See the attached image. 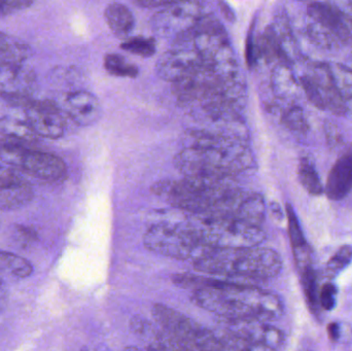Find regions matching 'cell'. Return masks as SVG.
Returning a JSON list of instances; mask_svg holds the SVG:
<instances>
[{
	"label": "cell",
	"instance_id": "obj_29",
	"mask_svg": "<svg viewBox=\"0 0 352 351\" xmlns=\"http://www.w3.org/2000/svg\"><path fill=\"white\" fill-rule=\"evenodd\" d=\"M352 261V247L351 245H343L328 262L327 269L329 273L337 275L344 270Z\"/></svg>",
	"mask_w": 352,
	"mask_h": 351
},
{
	"label": "cell",
	"instance_id": "obj_8",
	"mask_svg": "<svg viewBox=\"0 0 352 351\" xmlns=\"http://www.w3.org/2000/svg\"><path fill=\"white\" fill-rule=\"evenodd\" d=\"M203 6L196 1H173L170 5L161 8L152 20V27L163 36H175L190 31L201 18Z\"/></svg>",
	"mask_w": 352,
	"mask_h": 351
},
{
	"label": "cell",
	"instance_id": "obj_20",
	"mask_svg": "<svg viewBox=\"0 0 352 351\" xmlns=\"http://www.w3.org/2000/svg\"><path fill=\"white\" fill-rule=\"evenodd\" d=\"M32 272V265L24 258L0 251V278L8 276L14 280H23L30 276Z\"/></svg>",
	"mask_w": 352,
	"mask_h": 351
},
{
	"label": "cell",
	"instance_id": "obj_22",
	"mask_svg": "<svg viewBox=\"0 0 352 351\" xmlns=\"http://www.w3.org/2000/svg\"><path fill=\"white\" fill-rule=\"evenodd\" d=\"M281 122L289 131L300 135H306L310 130L305 113L299 105L287 107L281 115Z\"/></svg>",
	"mask_w": 352,
	"mask_h": 351
},
{
	"label": "cell",
	"instance_id": "obj_34",
	"mask_svg": "<svg viewBox=\"0 0 352 351\" xmlns=\"http://www.w3.org/2000/svg\"><path fill=\"white\" fill-rule=\"evenodd\" d=\"M14 235L16 240L20 241L22 245H31V242H34L37 238L35 231L26 226H16Z\"/></svg>",
	"mask_w": 352,
	"mask_h": 351
},
{
	"label": "cell",
	"instance_id": "obj_21",
	"mask_svg": "<svg viewBox=\"0 0 352 351\" xmlns=\"http://www.w3.org/2000/svg\"><path fill=\"white\" fill-rule=\"evenodd\" d=\"M298 177L304 189L312 196H320L324 193V188L320 175L311 161L302 158L298 168Z\"/></svg>",
	"mask_w": 352,
	"mask_h": 351
},
{
	"label": "cell",
	"instance_id": "obj_27",
	"mask_svg": "<svg viewBox=\"0 0 352 351\" xmlns=\"http://www.w3.org/2000/svg\"><path fill=\"white\" fill-rule=\"evenodd\" d=\"M299 82L309 102L314 105L316 109H320V111H326V103H324L322 89L307 74L301 76Z\"/></svg>",
	"mask_w": 352,
	"mask_h": 351
},
{
	"label": "cell",
	"instance_id": "obj_2",
	"mask_svg": "<svg viewBox=\"0 0 352 351\" xmlns=\"http://www.w3.org/2000/svg\"><path fill=\"white\" fill-rule=\"evenodd\" d=\"M182 144L175 163L184 177L234 179L254 165V155L245 142L188 129Z\"/></svg>",
	"mask_w": 352,
	"mask_h": 351
},
{
	"label": "cell",
	"instance_id": "obj_17",
	"mask_svg": "<svg viewBox=\"0 0 352 351\" xmlns=\"http://www.w3.org/2000/svg\"><path fill=\"white\" fill-rule=\"evenodd\" d=\"M104 18L109 29L120 38H129L135 24L131 10L119 2L107 5L105 8Z\"/></svg>",
	"mask_w": 352,
	"mask_h": 351
},
{
	"label": "cell",
	"instance_id": "obj_12",
	"mask_svg": "<svg viewBox=\"0 0 352 351\" xmlns=\"http://www.w3.org/2000/svg\"><path fill=\"white\" fill-rule=\"evenodd\" d=\"M307 12L312 21L330 31L337 41L345 45H351L352 31L346 23L349 20L335 4L329 2H311L308 4Z\"/></svg>",
	"mask_w": 352,
	"mask_h": 351
},
{
	"label": "cell",
	"instance_id": "obj_4",
	"mask_svg": "<svg viewBox=\"0 0 352 351\" xmlns=\"http://www.w3.org/2000/svg\"><path fill=\"white\" fill-rule=\"evenodd\" d=\"M238 189L234 179L184 177L160 181L153 187V192L175 207L201 216L210 214Z\"/></svg>",
	"mask_w": 352,
	"mask_h": 351
},
{
	"label": "cell",
	"instance_id": "obj_23",
	"mask_svg": "<svg viewBox=\"0 0 352 351\" xmlns=\"http://www.w3.org/2000/svg\"><path fill=\"white\" fill-rule=\"evenodd\" d=\"M301 274L302 286H303L304 295L310 308L316 313L318 310V295H320V288H318V275L314 266L310 265L300 270Z\"/></svg>",
	"mask_w": 352,
	"mask_h": 351
},
{
	"label": "cell",
	"instance_id": "obj_13",
	"mask_svg": "<svg viewBox=\"0 0 352 351\" xmlns=\"http://www.w3.org/2000/svg\"><path fill=\"white\" fill-rule=\"evenodd\" d=\"M35 73L26 65H0V96H30Z\"/></svg>",
	"mask_w": 352,
	"mask_h": 351
},
{
	"label": "cell",
	"instance_id": "obj_9",
	"mask_svg": "<svg viewBox=\"0 0 352 351\" xmlns=\"http://www.w3.org/2000/svg\"><path fill=\"white\" fill-rule=\"evenodd\" d=\"M23 113L25 121L37 138L58 139L65 133L63 111L55 101L31 98L23 107Z\"/></svg>",
	"mask_w": 352,
	"mask_h": 351
},
{
	"label": "cell",
	"instance_id": "obj_38",
	"mask_svg": "<svg viewBox=\"0 0 352 351\" xmlns=\"http://www.w3.org/2000/svg\"><path fill=\"white\" fill-rule=\"evenodd\" d=\"M351 31H352V21H351Z\"/></svg>",
	"mask_w": 352,
	"mask_h": 351
},
{
	"label": "cell",
	"instance_id": "obj_25",
	"mask_svg": "<svg viewBox=\"0 0 352 351\" xmlns=\"http://www.w3.org/2000/svg\"><path fill=\"white\" fill-rule=\"evenodd\" d=\"M121 47L125 51L140 57H151L156 53V41L154 38L148 37H129L125 39Z\"/></svg>",
	"mask_w": 352,
	"mask_h": 351
},
{
	"label": "cell",
	"instance_id": "obj_16",
	"mask_svg": "<svg viewBox=\"0 0 352 351\" xmlns=\"http://www.w3.org/2000/svg\"><path fill=\"white\" fill-rule=\"evenodd\" d=\"M271 87L275 96L280 100L294 98L301 88L291 65L285 63H278L275 66L271 76Z\"/></svg>",
	"mask_w": 352,
	"mask_h": 351
},
{
	"label": "cell",
	"instance_id": "obj_37",
	"mask_svg": "<svg viewBox=\"0 0 352 351\" xmlns=\"http://www.w3.org/2000/svg\"><path fill=\"white\" fill-rule=\"evenodd\" d=\"M124 351H142L140 348H135V346H129V348H126Z\"/></svg>",
	"mask_w": 352,
	"mask_h": 351
},
{
	"label": "cell",
	"instance_id": "obj_18",
	"mask_svg": "<svg viewBox=\"0 0 352 351\" xmlns=\"http://www.w3.org/2000/svg\"><path fill=\"white\" fill-rule=\"evenodd\" d=\"M31 55L32 49L26 43L0 32V65H24Z\"/></svg>",
	"mask_w": 352,
	"mask_h": 351
},
{
	"label": "cell",
	"instance_id": "obj_11",
	"mask_svg": "<svg viewBox=\"0 0 352 351\" xmlns=\"http://www.w3.org/2000/svg\"><path fill=\"white\" fill-rule=\"evenodd\" d=\"M62 111L76 125L90 126L101 117V105L98 99L87 91H72L62 99Z\"/></svg>",
	"mask_w": 352,
	"mask_h": 351
},
{
	"label": "cell",
	"instance_id": "obj_5",
	"mask_svg": "<svg viewBox=\"0 0 352 351\" xmlns=\"http://www.w3.org/2000/svg\"><path fill=\"white\" fill-rule=\"evenodd\" d=\"M186 225L203 245L212 249H252L266 238L261 227L225 216H192Z\"/></svg>",
	"mask_w": 352,
	"mask_h": 351
},
{
	"label": "cell",
	"instance_id": "obj_10",
	"mask_svg": "<svg viewBox=\"0 0 352 351\" xmlns=\"http://www.w3.org/2000/svg\"><path fill=\"white\" fill-rule=\"evenodd\" d=\"M223 329L234 335L276 351L283 348L285 335L280 330L258 319H223Z\"/></svg>",
	"mask_w": 352,
	"mask_h": 351
},
{
	"label": "cell",
	"instance_id": "obj_32",
	"mask_svg": "<svg viewBox=\"0 0 352 351\" xmlns=\"http://www.w3.org/2000/svg\"><path fill=\"white\" fill-rule=\"evenodd\" d=\"M327 142L331 148H336L343 144V135L338 126L333 122H326L324 126Z\"/></svg>",
	"mask_w": 352,
	"mask_h": 351
},
{
	"label": "cell",
	"instance_id": "obj_30",
	"mask_svg": "<svg viewBox=\"0 0 352 351\" xmlns=\"http://www.w3.org/2000/svg\"><path fill=\"white\" fill-rule=\"evenodd\" d=\"M337 288L332 284H326L320 288L318 303L324 310H333L336 306Z\"/></svg>",
	"mask_w": 352,
	"mask_h": 351
},
{
	"label": "cell",
	"instance_id": "obj_6",
	"mask_svg": "<svg viewBox=\"0 0 352 351\" xmlns=\"http://www.w3.org/2000/svg\"><path fill=\"white\" fill-rule=\"evenodd\" d=\"M148 251L175 260L199 261L213 251L203 245L184 225L159 224L151 227L144 236Z\"/></svg>",
	"mask_w": 352,
	"mask_h": 351
},
{
	"label": "cell",
	"instance_id": "obj_3",
	"mask_svg": "<svg viewBox=\"0 0 352 351\" xmlns=\"http://www.w3.org/2000/svg\"><path fill=\"white\" fill-rule=\"evenodd\" d=\"M200 273L229 278L268 280L280 273L283 262L276 251L265 247L241 249H213L195 262Z\"/></svg>",
	"mask_w": 352,
	"mask_h": 351
},
{
	"label": "cell",
	"instance_id": "obj_35",
	"mask_svg": "<svg viewBox=\"0 0 352 351\" xmlns=\"http://www.w3.org/2000/svg\"><path fill=\"white\" fill-rule=\"evenodd\" d=\"M328 333L332 341H340L343 336L342 326L337 323L331 324L328 327Z\"/></svg>",
	"mask_w": 352,
	"mask_h": 351
},
{
	"label": "cell",
	"instance_id": "obj_31",
	"mask_svg": "<svg viewBox=\"0 0 352 351\" xmlns=\"http://www.w3.org/2000/svg\"><path fill=\"white\" fill-rule=\"evenodd\" d=\"M32 4L30 0H0V18L26 10Z\"/></svg>",
	"mask_w": 352,
	"mask_h": 351
},
{
	"label": "cell",
	"instance_id": "obj_26",
	"mask_svg": "<svg viewBox=\"0 0 352 351\" xmlns=\"http://www.w3.org/2000/svg\"><path fill=\"white\" fill-rule=\"evenodd\" d=\"M217 336L221 338V341L225 342L230 348H233L236 351H276L273 348H269L263 344L256 343V342L250 341V340L244 339L239 336L234 335L226 330L217 332Z\"/></svg>",
	"mask_w": 352,
	"mask_h": 351
},
{
	"label": "cell",
	"instance_id": "obj_1",
	"mask_svg": "<svg viewBox=\"0 0 352 351\" xmlns=\"http://www.w3.org/2000/svg\"><path fill=\"white\" fill-rule=\"evenodd\" d=\"M175 286L194 290L195 304L223 319L275 321L283 313L277 295L254 284L227 282L214 278L175 275Z\"/></svg>",
	"mask_w": 352,
	"mask_h": 351
},
{
	"label": "cell",
	"instance_id": "obj_14",
	"mask_svg": "<svg viewBox=\"0 0 352 351\" xmlns=\"http://www.w3.org/2000/svg\"><path fill=\"white\" fill-rule=\"evenodd\" d=\"M352 190V150L343 154L331 168L324 193L332 201L344 199Z\"/></svg>",
	"mask_w": 352,
	"mask_h": 351
},
{
	"label": "cell",
	"instance_id": "obj_15",
	"mask_svg": "<svg viewBox=\"0 0 352 351\" xmlns=\"http://www.w3.org/2000/svg\"><path fill=\"white\" fill-rule=\"evenodd\" d=\"M287 216L294 258H295L298 270H301L307 266L312 265L311 249L304 236L297 214H296L293 206L289 203L287 204Z\"/></svg>",
	"mask_w": 352,
	"mask_h": 351
},
{
	"label": "cell",
	"instance_id": "obj_28",
	"mask_svg": "<svg viewBox=\"0 0 352 351\" xmlns=\"http://www.w3.org/2000/svg\"><path fill=\"white\" fill-rule=\"evenodd\" d=\"M307 32L310 39L318 47L332 49L336 45V37L330 31L327 30L324 27L314 21L307 27Z\"/></svg>",
	"mask_w": 352,
	"mask_h": 351
},
{
	"label": "cell",
	"instance_id": "obj_36",
	"mask_svg": "<svg viewBox=\"0 0 352 351\" xmlns=\"http://www.w3.org/2000/svg\"><path fill=\"white\" fill-rule=\"evenodd\" d=\"M173 1H158V0H140L136 1V4L140 6H144L148 8H164L170 5Z\"/></svg>",
	"mask_w": 352,
	"mask_h": 351
},
{
	"label": "cell",
	"instance_id": "obj_19",
	"mask_svg": "<svg viewBox=\"0 0 352 351\" xmlns=\"http://www.w3.org/2000/svg\"><path fill=\"white\" fill-rule=\"evenodd\" d=\"M32 187L21 179L18 183L0 188V210H16L25 207L32 201Z\"/></svg>",
	"mask_w": 352,
	"mask_h": 351
},
{
	"label": "cell",
	"instance_id": "obj_33",
	"mask_svg": "<svg viewBox=\"0 0 352 351\" xmlns=\"http://www.w3.org/2000/svg\"><path fill=\"white\" fill-rule=\"evenodd\" d=\"M21 179L12 167L0 162V188L18 183Z\"/></svg>",
	"mask_w": 352,
	"mask_h": 351
},
{
	"label": "cell",
	"instance_id": "obj_7",
	"mask_svg": "<svg viewBox=\"0 0 352 351\" xmlns=\"http://www.w3.org/2000/svg\"><path fill=\"white\" fill-rule=\"evenodd\" d=\"M0 161L47 183L63 181L67 175L65 162L57 155L22 144L0 141Z\"/></svg>",
	"mask_w": 352,
	"mask_h": 351
},
{
	"label": "cell",
	"instance_id": "obj_24",
	"mask_svg": "<svg viewBox=\"0 0 352 351\" xmlns=\"http://www.w3.org/2000/svg\"><path fill=\"white\" fill-rule=\"evenodd\" d=\"M104 68L111 76L120 78H135L138 74V66L130 63L123 56L118 54L105 56Z\"/></svg>",
	"mask_w": 352,
	"mask_h": 351
}]
</instances>
